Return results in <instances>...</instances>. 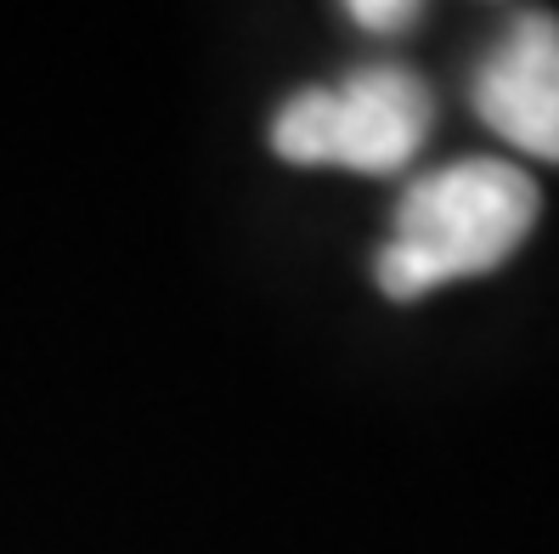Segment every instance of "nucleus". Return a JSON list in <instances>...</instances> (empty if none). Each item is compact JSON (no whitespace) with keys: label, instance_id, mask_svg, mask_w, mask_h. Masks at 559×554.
Segmentation results:
<instances>
[{"label":"nucleus","instance_id":"obj_4","mask_svg":"<svg viewBox=\"0 0 559 554\" xmlns=\"http://www.w3.org/2000/svg\"><path fill=\"white\" fill-rule=\"evenodd\" d=\"M350 17L361 28H402L407 17H418V7H407V0H390V7H379V0H373V7H368V0H356Z\"/></svg>","mask_w":559,"mask_h":554},{"label":"nucleus","instance_id":"obj_3","mask_svg":"<svg viewBox=\"0 0 559 554\" xmlns=\"http://www.w3.org/2000/svg\"><path fill=\"white\" fill-rule=\"evenodd\" d=\"M475 108L509 148L559 165V17H509L475 80Z\"/></svg>","mask_w":559,"mask_h":554},{"label":"nucleus","instance_id":"obj_1","mask_svg":"<svg viewBox=\"0 0 559 554\" xmlns=\"http://www.w3.org/2000/svg\"><path fill=\"white\" fill-rule=\"evenodd\" d=\"M537 221V187L503 158H464L413 181L396 210V233L379 255V288L418 300L441 283L480 278L520 249Z\"/></svg>","mask_w":559,"mask_h":554},{"label":"nucleus","instance_id":"obj_2","mask_svg":"<svg viewBox=\"0 0 559 554\" xmlns=\"http://www.w3.org/2000/svg\"><path fill=\"white\" fill-rule=\"evenodd\" d=\"M430 91L418 74L379 62L334 91L288 96L272 119V148L288 165H340L361 176H390L430 137Z\"/></svg>","mask_w":559,"mask_h":554}]
</instances>
